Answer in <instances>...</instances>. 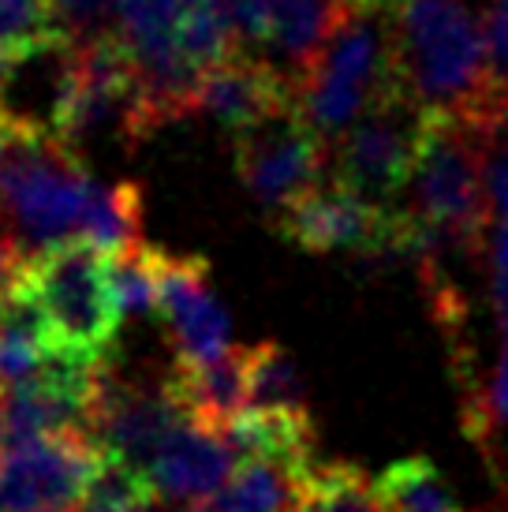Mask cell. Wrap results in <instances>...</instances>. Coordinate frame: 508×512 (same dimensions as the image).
Listing matches in <instances>:
<instances>
[{
	"instance_id": "cell-15",
	"label": "cell",
	"mask_w": 508,
	"mask_h": 512,
	"mask_svg": "<svg viewBox=\"0 0 508 512\" xmlns=\"http://www.w3.org/2000/svg\"><path fill=\"white\" fill-rule=\"evenodd\" d=\"M247 367H251V348H232L225 359H217L210 367L172 370L187 419H195L202 427H213L225 434L251 408Z\"/></svg>"
},
{
	"instance_id": "cell-36",
	"label": "cell",
	"mask_w": 508,
	"mask_h": 512,
	"mask_svg": "<svg viewBox=\"0 0 508 512\" xmlns=\"http://www.w3.org/2000/svg\"><path fill=\"white\" fill-rule=\"evenodd\" d=\"M161 512H210V505H172V509H161Z\"/></svg>"
},
{
	"instance_id": "cell-17",
	"label": "cell",
	"mask_w": 508,
	"mask_h": 512,
	"mask_svg": "<svg viewBox=\"0 0 508 512\" xmlns=\"http://www.w3.org/2000/svg\"><path fill=\"white\" fill-rule=\"evenodd\" d=\"M269 15L273 49L284 57L288 79L296 86L299 75L311 72V64L322 57V49L333 42V34L352 12L340 0H269Z\"/></svg>"
},
{
	"instance_id": "cell-1",
	"label": "cell",
	"mask_w": 508,
	"mask_h": 512,
	"mask_svg": "<svg viewBox=\"0 0 508 512\" xmlns=\"http://www.w3.org/2000/svg\"><path fill=\"white\" fill-rule=\"evenodd\" d=\"M393 86L423 113L475 120L497 101L482 15L471 0H389Z\"/></svg>"
},
{
	"instance_id": "cell-3",
	"label": "cell",
	"mask_w": 508,
	"mask_h": 512,
	"mask_svg": "<svg viewBox=\"0 0 508 512\" xmlns=\"http://www.w3.org/2000/svg\"><path fill=\"white\" fill-rule=\"evenodd\" d=\"M23 288L42 307L57 359L79 367L105 363L124 322L109 285V258L83 240L64 243L49 255L30 258Z\"/></svg>"
},
{
	"instance_id": "cell-31",
	"label": "cell",
	"mask_w": 508,
	"mask_h": 512,
	"mask_svg": "<svg viewBox=\"0 0 508 512\" xmlns=\"http://www.w3.org/2000/svg\"><path fill=\"white\" fill-rule=\"evenodd\" d=\"M508 427V326H505V348H501V363L494 370V382L482 397V408L475 415V427H471V438H479L482 445L490 441V430Z\"/></svg>"
},
{
	"instance_id": "cell-2",
	"label": "cell",
	"mask_w": 508,
	"mask_h": 512,
	"mask_svg": "<svg viewBox=\"0 0 508 512\" xmlns=\"http://www.w3.org/2000/svg\"><path fill=\"white\" fill-rule=\"evenodd\" d=\"M415 202L411 214L423 228L426 251H452V255H479L490 240L494 202L486 191V165H482L479 131L471 120L426 113L423 154L415 169Z\"/></svg>"
},
{
	"instance_id": "cell-37",
	"label": "cell",
	"mask_w": 508,
	"mask_h": 512,
	"mask_svg": "<svg viewBox=\"0 0 508 512\" xmlns=\"http://www.w3.org/2000/svg\"><path fill=\"white\" fill-rule=\"evenodd\" d=\"M79 512H161V509H79Z\"/></svg>"
},
{
	"instance_id": "cell-8",
	"label": "cell",
	"mask_w": 508,
	"mask_h": 512,
	"mask_svg": "<svg viewBox=\"0 0 508 512\" xmlns=\"http://www.w3.org/2000/svg\"><path fill=\"white\" fill-rule=\"evenodd\" d=\"M426 113L411 105L404 94L389 90L355 120L333 146V180L352 187L381 206H396V199L415 184L419 154H423Z\"/></svg>"
},
{
	"instance_id": "cell-5",
	"label": "cell",
	"mask_w": 508,
	"mask_h": 512,
	"mask_svg": "<svg viewBox=\"0 0 508 512\" xmlns=\"http://www.w3.org/2000/svg\"><path fill=\"white\" fill-rule=\"evenodd\" d=\"M273 228L307 255H423V228L411 210L381 206L352 187L329 184L314 187L296 206H288Z\"/></svg>"
},
{
	"instance_id": "cell-35",
	"label": "cell",
	"mask_w": 508,
	"mask_h": 512,
	"mask_svg": "<svg viewBox=\"0 0 508 512\" xmlns=\"http://www.w3.org/2000/svg\"><path fill=\"white\" fill-rule=\"evenodd\" d=\"M15 68H19V64H15V60L8 57V53H0V86H4V83H8V79H12Z\"/></svg>"
},
{
	"instance_id": "cell-6",
	"label": "cell",
	"mask_w": 508,
	"mask_h": 512,
	"mask_svg": "<svg viewBox=\"0 0 508 512\" xmlns=\"http://www.w3.org/2000/svg\"><path fill=\"white\" fill-rule=\"evenodd\" d=\"M90 191H94V180L79 154L49 128L42 143L15 169L8 199H4L15 240L27 251V258L49 255L64 243L79 240Z\"/></svg>"
},
{
	"instance_id": "cell-20",
	"label": "cell",
	"mask_w": 508,
	"mask_h": 512,
	"mask_svg": "<svg viewBox=\"0 0 508 512\" xmlns=\"http://www.w3.org/2000/svg\"><path fill=\"white\" fill-rule=\"evenodd\" d=\"M307 471L284 468L273 460H240L236 475L213 498L210 512H299V483Z\"/></svg>"
},
{
	"instance_id": "cell-13",
	"label": "cell",
	"mask_w": 508,
	"mask_h": 512,
	"mask_svg": "<svg viewBox=\"0 0 508 512\" xmlns=\"http://www.w3.org/2000/svg\"><path fill=\"white\" fill-rule=\"evenodd\" d=\"M292 109H299V101L288 72L254 57V53H236L232 60L202 75L198 113H206L213 124H221L232 139L266 124L273 116L292 113Z\"/></svg>"
},
{
	"instance_id": "cell-26",
	"label": "cell",
	"mask_w": 508,
	"mask_h": 512,
	"mask_svg": "<svg viewBox=\"0 0 508 512\" xmlns=\"http://www.w3.org/2000/svg\"><path fill=\"white\" fill-rule=\"evenodd\" d=\"M161 247L142 243L120 258H109V285H113L116 307L124 318H142L161 307Z\"/></svg>"
},
{
	"instance_id": "cell-22",
	"label": "cell",
	"mask_w": 508,
	"mask_h": 512,
	"mask_svg": "<svg viewBox=\"0 0 508 512\" xmlns=\"http://www.w3.org/2000/svg\"><path fill=\"white\" fill-rule=\"evenodd\" d=\"M299 512H381L378 486L352 460H318L299 483Z\"/></svg>"
},
{
	"instance_id": "cell-9",
	"label": "cell",
	"mask_w": 508,
	"mask_h": 512,
	"mask_svg": "<svg viewBox=\"0 0 508 512\" xmlns=\"http://www.w3.org/2000/svg\"><path fill=\"white\" fill-rule=\"evenodd\" d=\"M232 146L236 176L247 195L269 214V221H277L288 206L322 187L325 169L333 165L329 143L299 116V109L243 131L232 139Z\"/></svg>"
},
{
	"instance_id": "cell-11",
	"label": "cell",
	"mask_w": 508,
	"mask_h": 512,
	"mask_svg": "<svg viewBox=\"0 0 508 512\" xmlns=\"http://www.w3.org/2000/svg\"><path fill=\"white\" fill-rule=\"evenodd\" d=\"M105 449L71 430L8 453L0 460V512H68L83 505Z\"/></svg>"
},
{
	"instance_id": "cell-33",
	"label": "cell",
	"mask_w": 508,
	"mask_h": 512,
	"mask_svg": "<svg viewBox=\"0 0 508 512\" xmlns=\"http://www.w3.org/2000/svg\"><path fill=\"white\" fill-rule=\"evenodd\" d=\"M27 266H30L27 251L19 247V240H15L8 228L0 225V307L15 296V288L23 285Z\"/></svg>"
},
{
	"instance_id": "cell-10",
	"label": "cell",
	"mask_w": 508,
	"mask_h": 512,
	"mask_svg": "<svg viewBox=\"0 0 508 512\" xmlns=\"http://www.w3.org/2000/svg\"><path fill=\"white\" fill-rule=\"evenodd\" d=\"M187 419L176 378L161 382H131L120 378L109 363L98 367L94 378V408H90V434L101 449L116 460H127L131 468L150 475L157 449L165 445L172 430Z\"/></svg>"
},
{
	"instance_id": "cell-19",
	"label": "cell",
	"mask_w": 508,
	"mask_h": 512,
	"mask_svg": "<svg viewBox=\"0 0 508 512\" xmlns=\"http://www.w3.org/2000/svg\"><path fill=\"white\" fill-rule=\"evenodd\" d=\"M79 240L90 243L105 258H120L142 247V187L131 180L94 184Z\"/></svg>"
},
{
	"instance_id": "cell-32",
	"label": "cell",
	"mask_w": 508,
	"mask_h": 512,
	"mask_svg": "<svg viewBox=\"0 0 508 512\" xmlns=\"http://www.w3.org/2000/svg\"><path fill=\"white\" fill-rule=\"evenodd\" d=\"M490 296L501 326H508V225H497L490 236Z\"/></svg>"
},
{
	"instance_id": "cell-28",
	"label": "cell",
	"mask_w": 508,
	"mask_h": 512,
	"mask_svg": "<svg viewBox=\"0 0 508 512\" xmlns=\"http://www.w3.org/2000/svg\"><path fill=\"white\" fill-rule=\"evenodd\" d=\"M49 131V124H38L30 116L12 113L0 101V202L8 199V184H12L15 169L23 165V157L42 143V135Z\"/></svg>"
},
{
	"instance_id": "cell-18",
	"label": "cell",
	"mask_w": 508,
	"mask_h": 512,
	"mask_svg": "<svg viewBox=\"0 0 508 512\" xmlns=\"http://www.w3.org/2000/svg\"><path fill=\"white\" fill-rule=\"evenodd\" d=\"M225 438L240 460H273L296 471L314 464L311 412H243Z\"/></svg>"
},
{
	"instance_id": "cell-24",
	"label": "cell",
	"mask_w": 508,
	"mask_h": 512,
	"mask_svg": "<svg viewBox=\"0 0 508 512\" xmlns=\"http://www.w3.org/2000/svg\"><path fill=\"white\" fill-rule=\"evenodd\" d=\"M198 0H120L116 34L131 60H150L176 49V34Z\"/></svg>"
},
{
	"instance_id": "cell-27",
	"label": "cell",
	"mask_w": 508,
	"mask_h": 512,
	"mask_svg": "<svg viewBox=\"0 0 508 512\" xmlns=\"http://www.w3.org/2000/svg\"><path fill=\"white\" fill-rule=\"evenodd\" d=\"M471 124L479 131L486 191H490V202H494V217L501 225H508V98H497Z\"/></svg>"
},
{
	"instance_id": "cell-14",
	"label": "cell",
	"mask_w": 508,
	"mask_h": 512,
	"mask_svg": "<svg viewBox=\"0 0 508 512\" xmlns=\"http://www.w3.org/2000/svg\"><path fill=\"white\" fill-rule=\"evenodd\" d=\"M236 449L221 430L184 419L157 449L150 464V483L157 498L176 505H213V498L236 475Z\"/></svg>"
},
{
	"instance_id": "cell-16",
	"label": "cell",
	"mask_w": 508,
	"mask_h": 512,
	"mask_svg": "<svg viewBox=\"0 0 508 512\" xmlns=\"http://www.w3.org/2000/svg\"><path fill=\"white\" fill-rule=\"evenodd\" d=\"M57 363L49 322L38 299L19 285L15 296L0 307V393L38 378Z\"/></svg>"
},
{
	"instance_id": "cell-4",
	"label": "cell",
	"mask_w": 508,
	"mask_h": 512,
	"mask_svg": "<svg viewBox=\"0 0 508 512\" xmlns=\"http://www.w3.org/2000/svg\"><path fill=\"white\" fill-rule=\"evenodd\" d=\"M389 90H396V86L385 12H352L333 34V42L322 49V57L311 64V72L296 79L299 116L333 150L340 135Z\"/></svg>"
},
{
	"instance_id": "cell-25",
	"label": "cell",
	"mask_w": 508,
	"mask_h": 512,
	"mask_svg": "<svg viewBox=\"0 0 508 512\" xmlns=\"http://www.w3.org/2000/svg\"><path fill=\"white\" fill-rule=\"evenodd\" d=\"M247 389H251L247 412H307V382L292 352L277 341L251 344Z\"/></svg>"
},
{
	"instance_id": "cell-29",
	"label": "cell",
	"mask_w": 508,
	"mask_h": 512,
	"mask_svg": "<svg viewBox=\"0 0 508 512\" xmlns=\"http://www.w3.org/2000/svg\"><path fill=\"white\" fill-rule=\"evenodd\" d=\"M217 12L225 15L228 30L236 34L240 49H273V15H269V0H213Z\"/></svg>"
},
{
	"instance_id": "cell-23",
	"label": "cell",
	"mask_w": 508,
	"mask_h": 512,
	"mask_svg": "<svg viewBox=\"0 0 508 512\" xmlns=\"http://www.w3.org/2000/svg\"><path fill=\"white\" fill-rule=\"evenodd\" d=\"M68 45L57 0H0V53L15 64Z\"/></svg>"
},
{
	"instance_id": "cell-30",
	"label": "cell",
	"mask_w": 508,
	"mask_h": 512,
	"mask_svg": "<svg viewBox=\"0 0 508 512\" xmlns=\"http://www.w3.org/2000/svg\"><path fill=\"white\" fill-rule=\"evenodd\" d=\"M482 30L497 98H508V0H482Z\"/></svg>"
},
{
	"instance_id": "cell-34",
	"label": "cell",
	"mask_w": 508,
	"mask_h": 512,
	"mask_svg": "<svg viewBox=\"0 0 508 512\" xmlns=\"http://www.w3.org/2000/svg\"><path fill=\"white\" fill-rule=\"evenodd\" d=\"M348 12H359V15H381L389 8V0H340Z\"/></svg>"
},
{
	"instance_id": "cell-12",
	"label": "cell",
	"mask_w": 508,
	"mask_h": 512,
	"mask_svg": "<svg viewBox=\"0 0 508 512\" xmlns=\"http://www.w3.org/2000/svg\"><path fill=\"white\" fill-rule=\"evenodd\" d=\"M161 318L176 348V367H210L232 352L228 311L210 288V262L161 251Z\"/></svg>"
},
{
	"instance_id": "cell-21",
	"label": "cell",
	"mask_w": 508,
	"mask_h": 512,
	"mask_svg": "<svg viewBox=\"0 0 508 512\" xmlns=\"http://www.w3.org/2000/svg\"><path fill=\"white\" fill-rule=\"evenodd\" d=\"M374 486L381 512H467L430 456L396 460L374 479Z\"/></svg>"
},
{
	"instance_id": "cell-7",
	"label": "cell",
	"mask_w": 508,
	"mask_h": 512,
	"mask_svg": "<svg viewBox=\"0 0 508 512\" xmlns=\"http://www.w3.org/2000/svg\"><path fill=\"white\" fill-rule=\"evenodd\" d=\"M49 128L57 139L75 150L83 139H98L116 131L131 146L135 128V60L120 42V34L109 38H86L75 45L64 60Z\"/></svg>"
}]
</instances>
